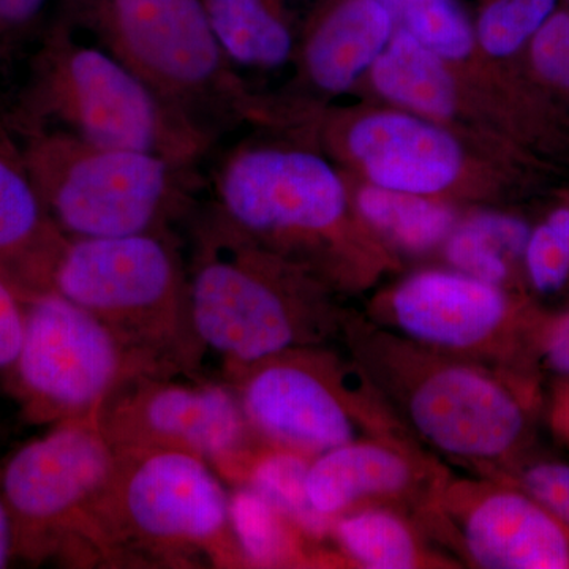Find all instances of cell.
Wrapping results in <instances>:
<instances>
[{
  "mask_svg": "<svg viewBox=\"0 0 569 569\" xmlns=\"http://www.w3.org/2000/svg\"><path fill=\"white\" fill-rule=\"evenodd\" d=\"M211 183L220 219L329 288L366 283L388 261L355 211L350 174L305 138L236 146Z\"/></svg>",
  "mask_w": 569,
  "mask_h": 569,
  "instance_id": "cell-1",
  "label": "cell"
},
{
  "mask_svg": "<svg viewBox=\"0 0 569 569\" xmlns=\"http://www.w3.org/2000/svg\"><path fill=\"white\" fill-rule=\"evenodd\" d=\"M350 339L367 380L430 448L489 470L518 459L533 408L523 378L377 326H353Z\"/></svg>",
  "mask_w": 569,
  "mask_h": 569,
  "instance_id": "cell-2",
  "label": "cell"
},
{
  "mask_svg": "<svg viewBox=\"0 0 569 569\" xmlns=\"http://www.w3.org/2000/svg\"><path fill=\"white\" fill-rule=\"evenodd\" d=\"M59 18L89 33L213 142L244 122L284 126L282 100L250 91L200 0H61Z\"/></svg>",
  "mask_w": 569,
  "mask_h": 569,
  "instance_id": "cell-3",
  "label": "cell"
},
{
  "mask_svg": "<svg viewBox=\"0 0 569 569\" xmlns=\"http://www.w3.org/2000/svg\"><path fill=\"white\" fill-rule=\"evenodd\" d=\"M190 325L234 370L312 346L331 288L254 244L212 209L194 219Z\"/></svg>",
  "mask_w": 569,
  "mask_h": 569,
  "instance_id": "cell-4",
  "label": "cell"
},
{
  "mask_svg": "<svg viewBox=\"0 0 569 569\" xmlns=\"http://www.w3.org/2000/svg\"><path fill=\"white\" fill-rule=\"evenodd\" d=\"M18 151L67 239L171 234L197 211L194 167L156 153L48 129L28 130Z\"/></svg>",
  "mask_w": 569,
  "mask_h": 569,
  "instance_id": "cell-5",
  "label": "cell"
},
{
  "mask_svg": "<svg viewBox=\"0 0 569 569\" xmlns=\"http://www.w3.org/2000/svg\"><path fill=\"white\" fill-rule=\"evenodd\" d=\"M26 130L77 134L194 167L216 142L194 130L97 43L58 18L32 62L22 100Z\"/></svg>",
  "mask_w": 569,
  "mask_h": 569,
  "instance_id": "cell-6",
  "label": "cell"
},
{
  "mask_svg": "<svg viewBox=\"0 0 569 569\" xmlns=\"http://www.w3.org/2000/svg\"><path fill=\"white\" fill-rule=\"evenodd\" d=\"M51 290L99 318L146 369L194 361L189 271L171 234L69 239Z\"/></svg>",
  "mask_w": 569,
  "mask_h": 569,
  "instance_id": "cell-7",
  "label": "cell"
},
{
  "mask_svg": "<svg viewBox=\"0 0 569 569\" xmlns=\"http://www.w3.org/2000/svg\"><path fill=\"white\" fill-rule=\"evenodd\" d=\"M359 181L455 201L485 197L496 179L486 138L389 107L306 108L296 129Z\"/></svg>",
  "mask_w": 569,
  "mask_h": 569,
  "instance_id": "cell-8",
  "label": "cell"
},
{
  "mask_svg": "<svg viewBox=\"0 0 569 569\" xmlns=\"http://www.w3.org/2000/svg\"><path fill=\"white\" fill-rule=\"evenodd\" d=\"M118 468L93 515L100 545H130L153 556L197 552L241 557L230 496L209 460L170 448L118 451Z\"/></svg>",
  "mask_w": 569,
  "mask_h": 569,
  "instance_id": "cell-9",
  "label": "cell"
},
{
  "mask_svg": "<svg viewBox=\"0 0 569 569\" xmlns=\"http://www.w3.org/2000/svg\"><path fill=\"white\" fill-rule=\"evenodd\" d=\"M242 410L272 448L313 459L365 438L397 437L400 421L362 370H348L312 347L239 370Z\"/></svg>",
  "mask_w": 569,
  "mask_h": 569,
  "instance_id": "cell-10",
  "label": "cell"
},
{
  "mask_svg": "<svg viewBox=\"0 0 569 569\" xmlns=\"http://www.w3.org/2000/svg\"><path fill=\"white\" fill-rule=\"evenodd\" d=\"M146 369L91 312L47 290L26 296L24 340L10 377L36 417H96L127 377Z\"/></svg>",
  "mask_w": 569,
  "mask_h": 569,
  "instance_id": "cell-11",
  "label": "cell"
},
{
  "mask_svg": "<svg viewBox=\"0 0 569 569\" xmlns=\"http://www.w3.org/2000/svg\"><path fill=\"white\" fill-rule=\"evenodd\" d=\"M96 417L67 419L22 445L0 470V490L20 535V550L39 552L78 529L93 538V515L118 468Z\"/></svg>",
  "mask_w": 569,
  "mask_h": 569,
  "instance_id": "cell-12",
  "label": "cell"
},
{
  "mask_svg": "<svg viewBox=\"0 0 569 569\" xmlns=\"http://www.w3.org/2000/svg\"><path fill=\"white\" fill-rule=\"evenodd\" d=\"M378 326L419 346L501 362L531 348L537 318L509 288L456 269H421L376 299Z\"/></svg>",
  "mask_w": 569,
  "mask_h": 569,
  "instance_id": "cell-13",
  "label": "cell"
},
{
  "mask_svg": "<svg viewBox=\"0 0 569 569\" xmlns=\"http://www.w3.org/2000/svg\"><path fill=\"white\" fill-rule=\"evenodd\" d=\"M176 370H140L127 377L96 413L118 451L170 448L209 462L241 456L252 436L233 389L182 383Z\"/></svg>",
  "mask_w": 569,
  "mask_h": 569,
  "instance_id": "cell-14",
  "label": "cell"
},
{
  "mask_svg": "<svg viewBox=\"0 0 569 569\" xmlns=\"http://www.w3.org/2000/svg\"><path fill=\"white\" fill-rule=\"evenodd\" d=\"M429 509L475 567L569 569L568 527L507 479H443Z\"/></svg>",
  "mask_w": 569,
  "mask_h": 569,
  "instance_id": "cell-15",
  "label": "cell"
},
{
  "mask_svg": "<svg viewBox=\"0 0 569 569\" xmlns=\"http://www.w3.org/2000/svg\"><path fill=\"white\" fill-rule=\"evenodd\" d=\"M396 32L380 0H316L302 26L293 67L305 91L293 103L313 107L353 91Z\"/></svg>",
  "mask_w": 569,
  "mask_h": 569,
  "instance_id": "cell-16",
  "label": "cell"
},
{
  "mask_svg": "<svg viewBox=\"0 0 569 569\" xmlns=\"http://www.w3.org/2000/svg\"><path fill=\"white\" fill-rule=\"evenodd\" d=\"M443 481L397 437L365 438L310 460L306 490L318 515L335 522L351 509L410 500Z\"/></svg>",
  "mask_w": 569,
  "mask_h": 569,
  "instance_id": "cell-17",
  "label": "cell"
},
{
  "mask_svg": "<svg viewBox=\"0 0 569 569\" xmlns=\"http://www.w3.org/2000/svg\"><path fill=\"white\" fill-rule=\"evenodd\" d=\"M365 82L389 107L489 137L488 89L427 50L402 29L396 28Z\"/></svg>",
  "mask_w": 569,
  "mask_h": 569,
  "instance_id": "cell-18",
  "label": "cell"
},
{
  "mask_svg": "<svg viewBox=\"0 0 569 569\" xmlns=\"http://www.w3.org/2000/svg\"><path fill=\"white\" fill-rule=\"evenodd\" d=\"M67 241L20 151L0 142V271L24 296L51 290L52 271Z\"/></svg>",
  "mask_w": 569,
  "mask_h": 569,
  "instance_id": "cell-19",
  "label": "cell"
},
{
  "mask_svg": "<svg viewBox=\"0 0 569 569\" xmlns=\"http://www.w3.org/2000/svg\"><path fill=\"white\" fill-rule=\"evenodd\" d=\"M213 33L236 69L293 66L307 14L296 0H200Z\"/></svg>",
  "mask_w": 569,
  "mask_h": 569,
  "instance_id": "cell-20",
  "label": "cell"
},
{
  "mask_svg": "<svg viewBox=\"0 0 569 569\" xmlns=\"http://www.w3.org/2000/svg\"><path fill=\"white\" fill-rule=\"evenodd\" d=\"M350 181L359 220L395 253L419 257L441 249L459 222L460 213L451 201L355 182L351 176Z\"/></svg>",
  "mask_w": 569,
  "mask_h": 569,
  "instance_id": "cell-21",
  "label": "cell"
},
{
  "mask_svg": "<svg viewBox=\"0 0 569 569\" xmlns=\"http://www.w3.org/2000/svg\"><path fill=\"white\" fill-rule=\"evenodd\" d=\"M530 233V224L518 216L475 209L460 216L441 253L449 268L509 288L516 266L523 263Z\"/></svg>",
  "mask_w": 569,
  "mask_h": 569,
  "instance_id": "cell-22",
  "label": "cell"
},
{
  "mask_svg": "<svg viewBox=\"0 0 569 569\" xmlns=\"http://www.w3.org/2000/svg\"><path fill=\"white\" fill-rule=\"evenodd\" d=\"M331 538L350 563L367 569L429 568L436 557L418 527L385 505L351 509L332 522Z\"/></svg>",
  "mask_w": 569,
  "mask_h": 569,
  "instance_id": "cell-23",
  "label": "cell"
},
{
  "mask_svg": "<svg viewBox=\"0 0 569 569\" xmlns=\"http://www.w3.org/2000/svg\"><path fill=\"white\" fill-rule=\"evenodd\" d=\"M397 29L410 33L427 50L466 74L471 81L493 88L478 48L473 17L460 0H380Z\"/></svg>",
  "mask_w": 569,
  "mask_h": 569,
  "instance_id": "cell-24",
  "label": "cell"
},
{
  "mask_svg": "<svg viewBox=\"0 0 569 569\" xmlns=\"http://www.w3.org/2000/svg\"><path fill=\"white\" fill-rule=\"evenodd\" d=\"M310 458L287 449L272 448L254 456L247 486L260 493L296 530L310 539L331 537L332 522L318 515L306 490Z\"/></svg>",
  "mask_w": 569,
  "mask_h": 569,
  "instance_id": "cell-25",
  "label": "cell"
},
{
  "mask_svg": "<svg viewBox=\"0 0 569 569\" xmlns=\"http://www.w3.org/2000/svg\"><path fill=\"white\" fill-rule=\"evenodd\" d=\"M230 519L236 546L247 563L283 567L299 561V541L305 535L249 486L230 497Z\"/></svg>",
  "mask_w": 569,
  "mask_h": 569,
  "instance_id": "cell-26",
  "label": "cell"
},
{
  "mask_svg": "<svg viewBox=\"0 0 569 569\" xmlns=\"http://www.w3.org/2000/svg\"><path fill=\"white\" fill-rule=\"evenodd\" d=\"M557 3L559 0H478L475 32L486 61L505 62L529 47L556 13Z\"/></svg>",
  "mask_w": 569,
  "mask_h": 569,
  "instance_id": "cell-27",
  "label": "cell"
},
{
  "mask_svg": "<svg viewBox=\"0 0 569 569\" xmlns=\"http://www.w3.org/2000/svg\"><path fill=\"white\" fill-rule=\"evenodd\" d=\"M492 471L497 478L507 479L537 498L569 529V463L559 460L512 462Z\"/></svg>",
  "mask_w": 569,
  "mask_h": 569,
  "instance_id": "cell-28",
  "label": "cell"
},
{
  "mask_svg": "<svg viewBox=\"0 0 569 569\" xmlns=\"http://www.w3.org/2000/svg\"><path fill=\"white\" fill-rule=\"evenodd\" d=\"M522 264L527 279L539 295H559L568 287V249L546 222L531 228Z\"/></svg>",
  "mask_w": 569,
  "mask_h": 569,
  "instance_id": "cell-29",
  "label": "cell"
},
{
  "mask_svg": "<svg viewBox=\"0 0 569 569\" xmlns=\"http://www.w3.org/2000/svg\"><path fill=\"white\" fill-rule=\"evenodd\" d=\"M527 51L539 80L569 92V11H556L531 39Z\"/></svg>",
  "mask_w": 569,
  "mask_h": 569,
  "instance_id": "cell-30",
  "label": "cell"
},
{
  "mask_svg": "<svg viewBox=\"0 0 569 569\" xmlns=\"http://www.w3.org/2000/svg\"><path fill=\"white\" fill-rule=\"evenodd\" d=\"M26 331V296L0 271V376H10Z\"/></svg>",
  "mask_w": 569,
  "mask_h": 569,
  "instance_id": "cell-31",
  "label": "cell"
},
{
  "mask_svg": "<svg viewBox=\"0 0 569 569\" xmlns=\"http://www.w3.org/2000/svg\"><path fill=\"white\" fill-rule=\"evenodd\" d=\"M531 339V350L546 369L569 380V310L548 318H538Z\"/></svg>",
  "mask_w": 569,
  "mask_h": 569,
  "instance_id": "cell-32",
  "label": "cell"
},
{
  "mask_svg": "<svg viewBox=\"0 0 569 569\" xmlns=\"http://www.w3.org/2000/svg\"><path fill=\"white\" fill-rule=\"evenodd\" d=\"M51 0H0V52L40 28Z\"/></svg>",
  "mask_w": 569,
  "mask_h": 569,
  "instance_id": "cell-33",
  "label": "cell"
},
{
  "mask_svg": "<svg viewBox=\"0 0 569 569\" xmlns=\"http://www.w3.org/2000/svg\"><path fill=\"white\" fill-rule=\"evenodd\" d=\"M20 550V535L9 503L0 490V569L9 567Z\"/></svg>",
  "mask_w": 569,
  "mask_h": 569,
  "instance_id": "cell-34",
  "label": "cell"
},
{
  "mask_svg": "<svg viewBox=\"0 0 569 569\" xmlns=\"http://www.w3.org/2000/svg\"><path fill=\"white\" fill-rule=\"evenodd\" d=\"M550 425L557 436L569 445V380H560L556 392H553Z\"/></svg>",
  "mask_w": 569,
  "mask_h": 569,
  "instance_id": "cell-35",
  "label": "cell"
},
{
  "mask_svg": "<svg viewBox=\"0 0 569 569\" xmlns=\"http://www.w3.org/2000/svg\"><path fill=\"white\" fill-rule=\"evenodd\" d=\"M546 223L556 231L569 252V208H559L550 212Z\"/></svg>",
  "mask_w": 569,
  "mask_h": 569,
  "instance_id": "cell-36",
  "label": "cell"
},
{
  "mask_svg": "<svg viewBox=\"0 0 569 569\" xmlns=\"http://www.w3.org/2000/svg\"><path fill=\"white\" fill-rule=\"evenodd\" d=\"M0 54H2V52H0Z\"/></svg>",
  "mask_w": 569,
  "mask_h": 569,
  "instance_id": "cell-37",
  "label": "cell"
}]
</instances>
